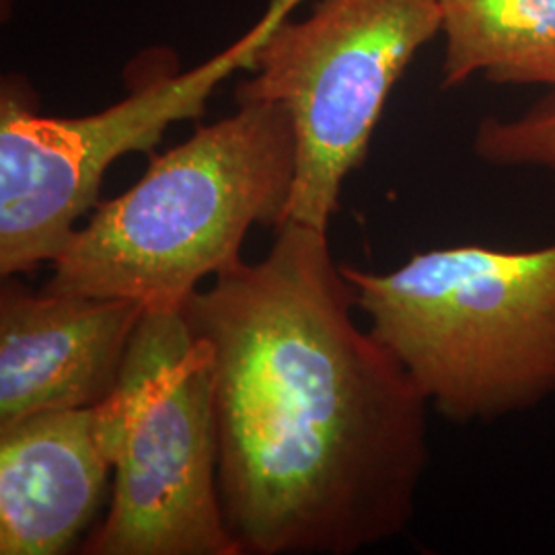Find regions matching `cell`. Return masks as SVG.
I'll return each instance as SVG.
<instances>
[{
    "instance_id": "6da1fadb",
    "label": "cell",
    "mask_w": 555,
    "mask_h": 555,
    "mask_svg": "<svg viewBox=\"0 0 555 555\" xmlns=\"http://www.w3.org/2000/svg\"><path fill=\"white\" fill-rule=\"evenodd\" d=\"M354 307L327 231L297 220L183 302L212 354L220 506L243 554H357L414 516L428 401Z\"/></svg>"
},
{
    "instance_id": "7a4b0ae2",
    "label": "cell",
    "mask_w": 555,
    "mask_h": 555,
    "mask_svg": "<svg viewBox=\"0 0 555 555\" xmlns=\"http://www.w3.org/2000/svg\"><path fill=\"white\" fill-rule=\"evenodd\" d=\"M297 179V137L278 101L229 118L151 160L128 192L98 204L52 261L50 293L176 307L241 259L254 224L280 227Z\"/></svg>"
},
{
    "instance_id": "3957f363",
    "label": "cell",
    "mask_w": 555,
    "mask_h": 555,
    "mask_svg": "<svg viewBox=\"0 0 555 555\" xmlns=\"http://www.w3.org/2000/svg\"><path fill=\"white\" fill-rule=\"evenodd\" d=\"M369 332L447 420L490 422L555 393V243L416 254L377 274L341 263Z\"/></svg>"
},
{
    "instance_id": "277c9868",
    "label": "cell",
    "mask_w": 555,
    "mask_h": 555,
    "mask_svg": "<svg viewBox=\"0 0 555 555\" xmlns=\"http://www.w3.org/2000/svg\"><path fill=\"white\" fill-rule=\"evenodd\" d=\"M114 459L89 555H243L220 506L215 369L183 305L146 307L100 403Z\"/></svg>"
},
{
    "instance_id": "5b68a950",
    "label": "cell",
    "mask_w": 555,
    "mask_h": 555,
    "mask_svg": "<svg viewBox=\"0 0 555 555\" xmlns=\"http://www.w3.org/2000/svg\"><path fill=\"white\" fill-rule=\"evenodd\" d=\"M278 0L238 85V101H278L295 126L297 179L286 220L327 231L344 179L362 165L397 79L442 31L438 0H321L282 21Z\"/></svg>"
},
{
    "instance_id": "8992f818",
    "label": "cell",
    "mask_w": 555,
    "mask_h": 555,
    "mask_svg": "<svg viewBox=\"0 0 555 555\" xmlns=\"http://www.w3.org/2000/svg\"><path fill=\"white\" fill-rule=\"evenodd\" d=\"M259 23L233 48L181 75L139 85L100 114L50 118L36 112L27 85L2 82L0 95V274L15 276L54 261L77 220L95 210L107 169L151 151L165 130L199 118L212 91L249 59L268 29Z\"/></svg>"
},
{
    "instance_id": "52a82bcc",
    "label": "cell",
    "mask_w": 555,
    "mask_h": 555,
    "mask_svg": "<svg viewBox=\"0 0 555 555\" xmlns=\"http://www.w3.org/2000/svg\"><path fill=\"white\" fill-rule=\"evenodd\" d=\"M146 307L132 298L0 291V428L50 410L91 408L118 385Z\"/></svg>"
},
{
    "instance_id": "ba28073f",
    "label": "cell",
    "mask_w": 555,
    "mask_h": 555,
    "mask_svg": "<svg viewBox=\"0 0 555 555\" xmlns=\"http://www.w3.org/2000/svg\"><path fill=\"white\" fill-rule=\"evenodd\" d=\"M109 474L100 403L0 428V554H66L98 513Z\"/></svg>"
},
{
    "instance_id": "9c48e42d",
    "label": "cell",
    "mask_w": 555,
    "mask_h": 555,
    "mask_svg": "<svg viewBox=\"0 0 555 555\" xmlns=\"http://www.w3.org/2000/svg\"><path fill=\"white\" fill-rule=\"evenodd\" d=\"M447 38L444 87L483 75L496 85L555 77V0H438Z\"/></svg>"
},
{
    "instance_id": "30bf717a",
    "label": "cell",
    "mask_w": 555,
    "mask_h": 555,
    "mask_svg": "<svg viewBox=\"0 0 555 555\" xmlns=\"http://www.w3.org/2000/svg\"><path fill=\"white\" fill-rule=\"evenodd\" d=\"M477 155L502 167L555 173V93L515 118H488L476 134Z\"/></svg>"
},
{
    "instance_id": "8fae6325",
    "label": "cell",
    "mask_w": 555,
    "mask_h": 555,
    "mask_svg": "<svg viewBox=\"0 0 555 555\" xmlns=\"http://www.w3.org/2000/svg\"><path fill=\"white\" fill-rule=\"evenodd\" d=\"M550 85H552V87H555V77L554 79H552V82H550Z\"/></svg>"
}]
</instances>
